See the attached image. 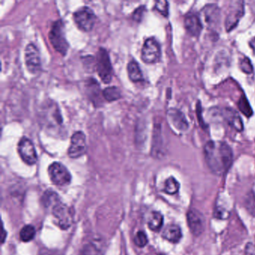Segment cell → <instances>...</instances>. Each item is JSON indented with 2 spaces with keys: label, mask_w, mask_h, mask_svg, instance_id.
Masks as SVG:
<instances>
[{
  "label": "cell",
  "mask_w": 255,
  "mask_h": 255,
  "mask_svg": "<svg viewBox=\"0 0 255 255\" xmlns=\"http://www.w3.org/2000/svg\"><path fill=\"white\" fill-rule=\"evenodd\" d=\"M204 151L207 166L213 174L222 175L229 171L234 161V153L226 142L207 141Z\"/></svg>",
  "instance_id": "obj_1"
},
{
  "label": "cell",
  "mask_w": 255,
  "mask_h": 255,
  "mask_svg": "<svg viewBox=\"0 0 255 255\" xmlns=\"http://www.w3.org/2000/svg\"><path fill=\"white\" fill-rule=\"evenodd\" d=\"M49 39L53 45V48L65 56L69 49V44L65 38L64 31V23L61 20L54 22L52 25L51 30L49 33Z\"/></svg>",
  "instance_id": "obj_2"
},
{
  "label": "cell",
  "mask_w": 255,
  "mask_h": 255,
  "mask_svg": "<svg viewBox=\"0 0 255 255\" xmlns=\"http://www.w3.org/2000/svg\"><path fill=\"white\" fill-rule=\"evenodd\" d=\"M96 70L98 76L105 84H109L113 79V68L110 55L104 48H100L96 56Z\"/></svg>",
  "instance_id": "obj_3"
},
{
  "label": "cell",
  "mask_w": 255,
  "mask_h": 255,
  "mask_svg": "<svg viewBox=\"0 0 255 255\" xmlns=\"http://www.w3.org/2000/svg\"><path fill=\"white\" fill-rule=\"evenodd\" d=\"M213 117H220L230 127L238 132L243 130V122L240 115L232 108H213L210 110Z\"/></svg>",
  "instance_id": "obj_4"
},
{
  "label": "cell",
  "mask_w": 255,
  "mask_h": 255,
  "mask_svg": "<svg viewBox=\"0 0 255 255\" xmlns=\"http://www.w3.org/2000/svg\"><path fill=\"white\" fill-rule=\"evenodd\" d=\"M96 15L90 8L82 7L74 14V20L77 27L84 32H90L96 22Z\"/></svg>",
  "instance_id": "obj_5"
},
{
  "label": "cell",
  "mask_w": 255,
  "mask_h": 255,
  "mask_svg": "<svg viewBox=\"0 0 255 255\" xmlns=\"http://www.w3.org/2000/svg\"><path fill=\"white\" fill-rule=\"evenodd\" d=\"M52 213L62 229H68L72 225L74 221L72 209L61 202V201H58L52 207Z\"/></svg>",
  "instance_id": "obj_6"
},
{
  "label": "cell",
  "mask_w": 255,
  "mask_h": 255,
  "mask_svg": "<svg viewBox=\"0 0 255 255\" xmlns=\"http://www.w3.org/2000/svg\"><path fill=\"white\" fill-rule=\"evenodd\" d=\"M161 47L156 38L145 40L141 49V59L146 64H155L161 59Z\"/></svg>",
  "instance_id": "obj_7"
},
{
  "label": "cell",
  "mask_w": 255,
  "mask_h": 255,
  "mask_svg": "<svg viewBox=\"0 0 255 255\" xmlns=\"http://www.w3.org/2000/svg\"><path fill=\"white\" fill-rule=\"evenodd\" d=\"M50 180L57 186H67L71 182V174L68 168L60 162H53L48 168Z\"/></svg>",
  "instance_id": "obj_8"
},
{
  "label": "cell",
  "mask_w": 255,
  "mask_h": 255,
  "mask_svg": "<svg viewBox=\"0 0 255 255\" xmlns=\"http://www.w3.org/2000/svg\"><path fill=\"white\" fill-rule=\"evenodd\" d=\"M245 6L243 1H234L230 5L229 11L225 20V29L227 32L232 31L237 27L239 22L244 15Z\"/></svg>",
  "instance_id": "obj_9"
},
{
  "label": "cell",
  "mask_w": 255,
  "mask_h": 255,
  "mask_svg": "<svg viewBox=\"0 0 255 255\" xmlns=\"http://www.w3.org/2000/svg\"><path fill=\"white\" fill-rule=\"evenodd\" d=\"M17 150L23 162L27 165H35L38 161V156L33 143L27 137H22L17 146Z\"/></svg>",
  "instance_id": "obj_10"
},
{
  "label": "cell",
  "mask_w": 255,
  "mask_h": 255,
  "mask_svg": "<svg viewBox=\"0 0 255 255\" xmlns=\"http://www.w3.org/2000/svg\"><path fill=\"white\" fill-rule=\"evenodd\" d=\"M87 150L86 135L82 131H77L73 134L71 138V145L68 148V156L77 159L83 156Z\"/></svg>",
  "instance_id": "obj_11"
},
{
  "label": "cell",
  "mask_w": 255,
  "mask_h": 255,
  "mask_svg": "<svg viewBox=\"0 0 255 255\" xmlns=\"http://www.w3.org/2000/svg\"><path fill=\"white\" fill-rule=\"evenodd\" d=\"M188 226L191 233L195 237H199L204 233L206 227V221L204 215L196 209L192 208L188 211Z\"/></svg>",
  "instance_id": "obj_12"
},
{
  "label": "cell",
  "mask_w": 255,
  "mask_h": 255,
  "mask_svg": "<svg viewBox=\"0 0 255 255\" xmlns=\"http://www.w3.org/2000/svg\"><path fill=\"white\" fill-rule=\"evenodd\" d=\"M25 62L31 74H36L41 71V62L40 53L35 44L30 43L25 49Z\"/></svg>",
  "instance_id": "obj_13"
},
{
  "label": "cell",
  "mask_w": 255,
  "mask_h": 255,
  "mask_svg": "<svg viewBox=\"0 0 255 255\" xmlns=\"http://www.w3.org/2000/svg\"><path fill=\"white\" fill-rule=\"evenodd\" d=\"M201 16L209 27L214 28L220 23L221 11L216 4H208L201 10Z\"/></svg>",
  "instance_id": "obj_14"
},
{
  "label": "cell",
  "mask_w": 255,
  "mask_h": 255,
  "mask_svg": "<svg viewBox=\"0 0 255 255\" xmlns=\"http://www.w3.org/2000/svg\"><path fill=\"white\" fill-rule=\"evenodd\" d=\"M184 25L188 33L192 37H198L203 29L201 18L197 13H187L185 16Z\"/></svg>",
  "instance_id": "obj_15"
},
{
  "label": "cell",
  "mask_w": 255,
  "mask_h": 255,
  "mask_svg": "<svg viewBox=\"0 0 255 255\" xmlns=\"http://www.w3.org/2000/svg\"><path fill=\"white\" fill-rule=\"evenodd\" d=\"M167 116L171 125L180 132H186L189 128V124L186 116L180 110L171 108L167 112Z\"/></svg>",
  "instance_id": "obj_16"
},
{
  "label": "cell",
  "mask_w": 255,
  "mask_h": 255,
  "mask_svg": "<svg viewBox=\"0 0 255 255\" xmlns=\"http://www.w3.org/2000/svg\"><path fill=\"white\" fill-rule=\"evenodd\" d=\"M162 236L165 240L170 243H178L183 237V234L179 225L172 224L165 227Z\"/></svg>",
  "instance_id": "obj_17"
},
{
  "label": "cell",
  "mask_w": 255,
  "mask_h": 255,
  "mask_svg": "<svg viewBox=\"0 0 255 255\" xmlns=\"http://www.w3.org/2000/svg\"><path fill=\"white\" fill-rule=\"evenodd\" d=\"M128 73L129 80L133 83H139V82L144 81V77H143L139 65L134 59H132L128 63Z\"/></svg>",
  "instance_id": "obj_18"
},
{
  "label": "cell",
  "mask_w": 255,
  "mask_h": 255,
  "mask_svg": "<svg viewBox=\"0 0 255 255\" xmlns=\"http://www.w3.org/2000/svg\"><path fill=\"white\" fill-rule=\"evenodd\" d=\"M164 218L159 212H152L148 219V228L153 232H159L163 226Z\"/></svg>",
  "instance_id": "obj_19"
},
{
  "label": "cell",
  "mask_w": 255,
  "mask_h": 255,
  "mask_svg": "<svg viewBox=\"0 0 255 255\" xmlns=\"http://www.w3.org/2000/svg\"><path fill=\"white\" fill-rule=\"evenodd\" d=\"M180 183L174 177H170L165 180L164 192L168 195H175L180 189Z\"/></svg>",
  "instance_id": "obj_20"
},
{
  "label": "cell",
  "mask_w": 255,
  "mask_h": 255,
  "mask_svg": "<svg viewBox=\"0 0 255 255\" xmlns=\"http://www.w3.org/2000/svg\"><path fill=\"white\" fill-rule=\"evenodd\" d=\"M104 98L109 102L117 101L120 99L122 94H121L120 89L116 86H111V87L106 88L103 92Z\"/></svg>",
  "instance_id": "obj_21"
},
{
  "label": "cell",
  "mask_w": 255,
  "mask_h": 255,
  "mask_svg": "<svg viewBox=\"0 0 255 255\" xmlns=\"http://www.w3.org/2000/svg\"><path fill=\"white\" fill-rule=\"evenodd\" d=\"M36 231L32 225H28L23 227L20 232V238L24 243L32 241L35 237Z\"/></svg>",
  "instance_id": "obj_22"
},
{
  "label": "cell",
  "mask_w": 255,
  "mask_h": 255,
  "mask_svg": "<svg viewBox=\"0 0 255 255\" xmlns=\"http://www.w3.org/2000/svg\"><path fill=\"white\" fill-rule=\"evenodd\" d=\"M237 106H238L240 112L246 117L249 118L253 116V110H252L249 101L245 95H242L241 98H240L238 103H237Z\"/></svg>",
  "instance_id": "obj_23"
},
{
  "label": "cell",
  "mask_w": 255,
  "mask_h": 255,
  "mask_svg": "<svg viewBox=\"0 0 255 255\" xmlns=\"http://www.w3.org/2000/svg\"><path fill=\"white\" fill-rule=\"evenodd\" d=\"M244 206L249 214L255 217V193L249 192L245 198Z\"/></svg>",
  "instance_id": "obj_24"
},
{
  "label": "cell",
  "mask_w": 255,
  "mask_h": 255,
  "mask_svg": "<svg viewBox=\"0 0 255 255\" xmlns=\"http://www.w3.org/2000/svg\"><path fill=\"white\" fill-rule=\"evenodd\" d=\"M80 255H104V253L95 243H89L84 246Z\"/></svg>",
  "instance_id": "obj_25"
},
{
  "label": "cell",
  "mask_w": 255,
  "mask_h": 255,
  "mask_svg": "<svg viewBox=\"0 0 255 255\" xmlns=\"http://www.w3.org/2000/svg\"><path fill=\"white\" fill-rule=\"evenodd\" d=\"M43 204L47 207H53L56 203L60 201L59 196L56 192H52V191H47L44 193V197L42 198Z\"/></svg>",
  "instance_id": "obj_26"
},
{
  "label": "cell",
  "mask_w": 255,
  "mask_h": 255,
  "mask_svg": "<svg viewBox=\"0 0 255 255\" xmlns=\"http://www.w3.org/2000/svg\"><path fill=\"white\" fill-rule=\"evenodd\" d=\"M240 67L243 72H244L245 74H251L253 73L254 68L252 62H251L249 58L246 57V56L243 57V59H240Z\"/></svg>",
  "instance_id": "obj_27"
},
{
  "label": "cell",
  "mask_w": 255,
  "mask_h": 255,
  "mask_svg": "<svg viewBox=\"0 0 255 255\" xmlns=\"http://www.w3.org/2000/svg\"><path fill=\"white\" fill-rule=\"evenodd\" d=\"M155 8L164 17H168V2L167 1H157L155 4Z\"/></svg>",
  "instance_id": "obj_28"
},
{
  "label": "cell",
  "mask_w": 255,
  "mask_h": 255,
  "mask_svg": "<svg viewBox=\"0 0 255 255\" xmlns=\"http://www.w3.org/2000/svg\"><path fill=\"white\" fill-rule=\"evenodd\" d=\"M134 241H135L136 246L141 248L144 247L147 244L148 240H147V235H146L145 233L143 232V231H138L136 235H135Z\"/></svg>",
  "instance_id": "obj_29"
},
{
  "label": "cell",
  "mask_w": 255,
  "mask_h": 255,
  "mask_svg": "<svg viewBox=\"0 0 255 255\" xmlns=\"http://www.w3.org/2000/svg\"><path fill=\"white\" fill-rule=\"evenodd\" d=\"M229 215V211L221 206H216L215 208L214 217L217 218L218 219H227Z\"/></svg>",
  "instance_id": "obj_30"
},
{
  "label": "cell",
  "mask_w": 255,
  "mask_h": 255,
  "mask_svg": "<svg viewBox=\"0 0 255 255\" xmlns=\"http://www.w3.org/2000/svg\"><path fill=\"white\" fill-rule=\"evenodd\" d=\"M196 113L197 117H198V122H199L201 128H202L204 129H207V128H208V126H207V124L205 123V122L204 121V119H203L202 109H201V103H200V101H198V104H197Z\"/></svg>",
  "instance_id": "obj_31"
},
{
  "label": "cell",
  "mask_w": 255,
  "mask_h": 255,
  "mask_svg": "<svg viewBox=\"0 0 255 255\" xmlns=\"http://www.w3.org/2000/svg\"><path fill=\"white\" fill-rule=\"evenodd\" d=\"M144 11H145V5H141V6L138 7L134 11L133 14H132V20L136 22L141 21Z\"/></svg>",
  "instance_id": "obj_32"
},
{
  "label": "cell",
  "mask_w": 255,
  "mask_h": 255,
  "mask_svg": "<svg viewBox=\"0 0 255 255\" xmlns=\"http://www.w3.org/2000/svg\"><path fill=\"white\" fill-rule=\"evenodd\" d=\"M245 255H255V243L249 242L245 247Z\"/></svg>",
  "instance_id": "obj_33"
},
{
  "label": "cell",
  "mask_w": 255,
  "mask_h": 255,
  "mask_svg": "<svg viewBox=\"0 0 255 255\" xmlns=\"http://www.w3.org/2000/svg\"><path fill=\"white\" fill-rule=\"evenodd\" d=\"M249 46L252 48V51L255 54V37L252 38V39L249 41Z\"/></svg>",
  "instance_id": "obj_34"
},
{
  "label": "cell",
  "mask_w": 255,
  "mask_h": 255,
  "mask_svg": "<svg viewBox=\"0 0 255 255\" xmlns=\"http://www.w3.org/2000/svg\"></svg>",
  "instance_id": "obj_35"
}]
</instances>
